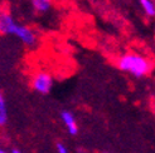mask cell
<instances>
[{
  "label": "cell",
  "mask_w": 155,
  "mask_h": 153,
  "mask_svg": "<svg viewBox=\"0 0 155 153\" xmlns=\"http://www.w3.org/2000/svg\"><path fill=\"white\" fill-rule=\"evenodd\" d=\"M104 153H108V152H104Z\"/></svg>",
  "instance_id": "cell-11"
},
{
  "label": "cell",
  "mask_w": 155,
  "mask_h": 153,
  "mask_svg": "<svg viewBox=\"0 0 155 153\" xmlns=\"http://www.w3.org/2000/svg\"><path fill=\"white\" fill-rule=\"evenodd\" d=\"M116 65L121 72L129 73L135 78H144L150 73L153 68L150 60L146 57L139 54V53H125V54H122L117 59Z\"/></svg>",
  "instance_id": "cell-2"
},
{
  "label": "cell",
  "mask_w": 155,
  "mask_h": 153,
  "mask_svg": "<svg viewBox=\"0 0 155 153\" xmlns=\"http://www.w3.org/2000/svg\"><path fill=\"white\" fill-rule=\"evenodd\" d=\"M154 34H155V30H154Z\"/></svg>",
  "instance_id": "cell-12"
},
{
  "label": "cell",
  "mask_w": 155,
  "mask_h": 153,
  "mask_svg": "<svg viewBox=\"0 0 155 153\" xmlns=\"http://www.w3.org/2000/svg\"><path fill=\"white\" fill-rule=\"evenodd\" d=\"M0 32L5 35H14L27 47H34L37 44V34L28 25H23L15 21L13 15L8 11L0 14Z\"/></svg>",
  "instance_id": "cell-1"
},
{
  "label": "cell",
  "mask_w": 155,
  "mask_h": 153,
  "mask_svg": "<svg viewBox=\"0 0 155 153\" xmlns=\"http://www.w3.org/2000/svg\"><path fill=\"white\" fill-rule=\"evenodd\" d=\"M10 153H24V152H21L18 148H13V149H10Z\"/></svg>",
  "instance_id": "cell-9"
},
{
  "label": "cell",
  "mask_w": 155,
  "mask_h": 153,
  "mask_svg": "<svg viewBox=\"0 0 155 153\" xmlns=\"http://www.w3.org/2000/svg\"><path fill=\"white\" fill-rule=\"evenodd\" d=\"M56 148H57V153H69L68 148L64 146L63 143H61V142H58L56 144Z\"/></svg>",
  "instance_id": "cell-8"
},
{
  "label": "cell",
  "mask_w": 155,
  "mask_h": 153,
  "mask_svg": "<svg viewBox=\"0 0 155 153\" xmlns=\"http://www.w3.org/2000/svg\"><path fill=\"white\" fill-rule=\"evenodd\" d=\"M8 122V107L4 95H0V126H5Z\"/></svg>",
  "instance_id": "cell-7"
},
{
  "label": "cell",
  "mask_w": 155,
  "mask_h": 153,
  "mask_svg": "<svg viewBox=\"0 0 155 153\" xmlns=\"http://www.w3.org/2000/svg\"><path fill=\"white\" fill-rule=\"evenodd\" d=\"M33 9L37 13H47L52 8V0H30Z\"/></svg>",
  "instance_id": "cell-5"
},
{
  "label": "cell",
  "mask_w": 155,
  "mask_h": 153,
  "mask_svg": "<svg viewBox=\"0 0 155 153\" xmlns=\"http://www.w3.org/2000/svg\"><path fill=\"white\" fill-rule=\"evenodd\" d=\"M30 86H32L33 90H35L37 93L47 95L51 93V90L53 88V76L48 72H44V70L37 72L33 75Z\"/></svg>",
  "instance_id": "cell-3"
},
{
  "label": "cell",
  "mask_w": 155,
  "mask_h": 153,
  "mask_svg": "<svg viewBox=\"0 0 155 153\" xmlns=\"http://www.w3.org/2000/svg\"><path fill=\"white\" fill-rule=\"evenodd\" d=\"M61 119L63 122V124L66 126L67 132L71 136H76L78 133V124H77V120L74 118V114L71 111L63 109L61 112Z\"/></svg>",
  "instance_id": "cell-4"
},
{
  "label": "cell",
  "mask_w": 155,
  "mask_h": 153,
  "mask_svg": "<svg viewBox=\"0 0 155 153\" xmlns=\"http://www.w3.org/2000/svg\"><path fill=\"white\" fill-rule=\"evenodd\" d=\"M139 3H140V6L146 17H149V18L155 17V2L154 0H139Z\"/></svg>",
  "instance_id": "cell-6"
},
{
  "label": "cell",
  "mask_w": 155,
  "mask_h": 153,
  "mask_svg": "<svg viewBox=\"0 0 155 153\" xmlns=\"http://www.w3.org/2000/svg\"><path fill=\"white\" fill-rule=\"evenodd\" d=\"M0 153H10V151H6V149H0Z\"/></svg>",
  "instance_id": "cell-10"
}]
</instances>
